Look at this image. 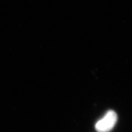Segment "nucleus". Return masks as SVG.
<instances>
[{
  "label": "nucleus",
  "instance_id": "f257e3e1",
  "mask_svg": "<svg viewBox=\"0 0 132 132\" xmlns=\"http://www.w3.org/2000/svg\"><path fill=\"white\" fill-rule=\"evenodd\" d=\"M117 121V115L113 111H109L103 118L96 123V130L98 132H108L113 129Z\"/></svg>",
  "mask_w": 132,
  "mask_h": 132
}]
</instances>
